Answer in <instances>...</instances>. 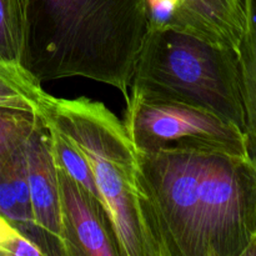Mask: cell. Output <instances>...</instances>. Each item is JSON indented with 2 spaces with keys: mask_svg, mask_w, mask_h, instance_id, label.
<instances>
[{
  "mask_svg": "<svg viewBox=\"0 0 256 256\" xmlns=\"http://www.w3.org/2000/svg\"><path fill=\"white\" fill-rule=\"evenodd\" d=\"M156 256H256V162L200 149L138 152Z\"/></svg>",
  "mask_w": 256,
  "mask_h": 256,
  "instance_id": "1",
  "label": "cell"
},
{
  "mask_svg": "<svg viewBox=\"0 0 256 256\" xmlns=\"http://www.w3.org/2000/svg\"><path fill=\"white\" fill-rule=\"evenodd\" d=\"M149 29L145 0H28L22 64L40 82L86 78L126 102Z\"/></svg>",
  "mask_w": 256,
  "mask_h": 256,
  "instance_id": "2",
  "label": "cell"
},
{
  "mask_svg": "<svg viewBox=\"0 0 256 256\" xmlns=\"http://www.w3.org/2000/svg\"><path fill=\"white\" fill-rule=\"evenodd\" d=\"M89 162L122 256H156L145 215L138 152L124 124L104 102L50 96L39 115Z\"/></svg>",
  "mask_w": 256,
  "mask_h": 256,
  "instance_id": "3",
  "label": "cell"
},
{
  "mask_svg": "<svg viewBox=\"0 0 256 256\" xmlns=\"http://www.w3.org/2000/svg\"><path fill=\"white\" fill-rule=\"evenodd\" d=\"M129 96L189 105L246 126L236 50L174 30L150 28Z\"/></svg>",
  "mask_w": 256,
  "mask_h": 256,
  "instance_id": "4",
  "label": "cell"
},
{
  "mask_svg": "<svg viewBox=\"0 0 256 256\" xmlns=\"http://www.w3.org/2000/svg\"><path fill=\"white\" fill-rule=\"evenodd\" d=\"M122 124L138 152L200 149L249 155L244 130L219 115L179 102L129 96Z\"/></svg>",
  "mask_w": 256,
  "mask_h": 256,
  "instance_id": "5",
  "label": "cell"
},
{
  "mask_svg": "<svg viewBox=\"0 0 256 256\" xmlns=\"http://www.w3.org/2000/svg\"><path fill=\"white\" fill-rule=\"evenodd\" d=\"M150 28L169 29L218 46L239 49L245 0H145Z\"/></svg>",
  "mask_w": 256,
  "mask_h": 256,
  "instance_id": "6",
  "label": "cell"
},
{
  "mask_svg": "<svg viewBox=\"0 0 256 256\" xmlns=\"http://www.w3.org/2000/svg\"><path fill=\"white\" fill-rule=\"evenodd\" d=\"M56 165L65 256H122L102 202Z\"/></svg>",
  "mask_w": 256,
  "mask_h": 256,
  "instance_id": "7",
  "label": "cell"
},
{
  "mask_svg": "<svg viewBox=\"0 0 256 256\" xmlns=\"http://www.w3.org/2000/svg\"><path fill=\"white\" fill-rule=\"evenodd\" d=\"M25 156L32 212L42 234L44 256H65L56 165L49 128L42 118L25 144Z\"/></svg>",
  "mask_w": 256,
  "mask_h": 256,
  "instance_id": "8",
  "label": "cell"
},
{
  "mask_svg": "<svg viewBox=\"0 0 256 256\" xmlns=\"http://www.w3.org/2000/svg\"><path fill=\"white\" fill-rule=\"evenodd\" d=\"M0 216L42 252L28 182L25 145L0 169Z\"/></svg>",
  "mask_w": 256,
  "mask_h": 256,
  "instance_id": "9",
  "label": "cell"
},
{
  "mask_svg": "<svg viewBox=\"0 0 256 256\" xmlns=\"http://www.w3.org/2000/svg\"><path fill=\"white\" fill-rule=\"evenodd\" d=\"M246 25L238 49L242 102L245 109V132L249 155L256 162V0H245Z\"/></svg>",
  "mask_w": 256,
  "mask_h": 256,
  "instance_id": "10",
  "label": "cell"
},
{
  "mask_svg": "<svg viewBox=\"0 0 256 256\" xmlns=\"http://www.w3.org/2000/svg\"><path fill=\"white\" fill-rule=\"evenodd\" d=\"M50 96L24 65L0 60V106L40 115Z\"/></svg>",
  "mask_w": 256,
  "mask_h": 256,
  "instance_id": "11",
  "label": "cell"
},
{
  "mask_svg": "<svg viewBox=\"0 0 256 256\" xmlns=\"http://www.w3.org/2000/svg\"><path fill=\"white\" fill-rule=\"evenodd\" d=\"M26 10L28 0H0V60L22 64Z\"/></svg>",
  "mask_w": 256,
  "mask_h": 256,
  "instance_id": "12",
  "label": "cell"
},
{
  "mask_svg": "<svg viewBox=\"0 0 256 256\" xmlns=\"http://www.w3.org/2000/svg\"><path fill=\"white\" fill-rule=\"evenodd\" d=\"M39 120L34 112L0 106V169L24 146Z\"/></svg>",
  "mask_w": 256,
  "mask_h": 256,
  "instance_id": "13",
  "label": "cell"
},
{
  "mask_svg": "<svg viewBox=\"0 0 256 256\" xmlns=\"http://www.w3.org/2000/svg\"><path fill=\"white\" fill-rule=\"evenodd\" d=\"M46 126L49 128L50 138H52V149L55 162L64 172H66L75 182L82 185L88 192H92L94 196H96L100 200V195L98 192L96 184H95L94 176H92V172L89 166V162L82 154V152L59 130L48 124Z\"/></svg>",
  "mask_w": 256,
  "mask_h": 256,
  "instance_id": "14",
  "label": "cell"
},
{
  "mask_svg": "<svg viewBox=\"0 0 256 256\" xmlns=\"http://www.w3.org/2000/svg\"><path fill=\"white\" fill-rule=\"evenodd\" d=\"M0 255L42 256V252L34 242L0 216Z\"/></svg>",
  "mask_w": 256,
  "mask_h": 256,
  "instance_id": "15",
  "label": "cell"
}]
</instances>
